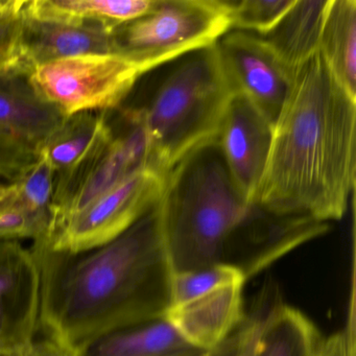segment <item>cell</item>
<instances>
[{
  "mask_svg": "<svg viewBox=\"0 0 356 356\" xmlns=\"http://www.w3.org/2000/svg\"><path fill=\"white\" fill-rule=\"evenodd\" d=\"M231 31L222 0H157L153 11L113 32L115 53L130 57L143 74Z\"/></svg>",
  "mask_w": 356,
  "mask_h": 356,
  "instance_id": "5b68a950",
  "label": "cell"
},
{
  "mask_svg": "<svg viewBox=\"0 0 356 356\" xmlns=\"http://www.w3.org/2000/svg\"><path fill=\"white\" fill-rule=\"evenodd\" d=\"M243 289V283L220 287L186 303L170 306L164 318L195 349H214L247 316Z\"/></svg>",
  "mask_w": 356,
  "mask_h": 356,
  "instance_id": "4fadbf2b",
  "label": "cell"
},
{
  "mask_svg": "<svg viewBox=\"0 0 356 356\" xmlns=\"http://www.w3.org/2000/svg\"><path fill=\"white\" fill-rule=\"evenodd\" d=\"M318 356H355V331L345 329L326 337Z\"/></svg>",
  "mask_w": 356,
  "mask_h": 356,
  "instance_id": "4316f807",
  "label": "cell"
},
{
  "mask_svg": "<svg viewBox=\"0 0 356 356\" xmlns=\"http://www.w3.org/2000/svg\"><path fill=\"white\" fill-rule=\"evenodd\" d=\"M329 0H295L268 34L261 36L291 76L316 53Z\"/></svg>",
  "mask_w": 356,
  "mask_h": 356,
  "instance_id": "2e32d148",
  "label": "cell"
},
{
  "mask_svg": "<svg viewBox=\"0 0 356 356\" xmlns=\"http://www.w3.org/2000/svg\"><path fill=\"white\" fill-rule=\"evenodd\" d=\"M113 32L101 22L55 24L24 16V64L32 68L45 62L74 56L115 53Z\"/></svg>",
  "mask_w": 356,
  "mask_h": 356,
  "instance_id": "5bb4252c",
  "label": "cell"
},
{
  "mask_svg": "<svg viewBox=\"0 0 356 356\" xmlns=\"http://www.w3.org/2000/svg\"><path fill=\"white\" fill-rule=\"evenodd\" d=\"M40 276L32 249L0 239V354L22 353L35 339Z\"/></svg>",
  "mask_w": 356,
  "mask_h": 356,
  "instance_id": "30bf717a",
  "label": "cell"
},
{
  "mask_svg": "<svg viewBox=\"0 0 356 356\" xmlns=\"http://www.w3.org/2000/svg\"><path fill=\"white\" fill-rule=\"evenodd\" d=\"M0 356H20V353L0 354Z\"/></svg>",
  "mask_w": 356,
  "mask_h": 356,
  "instance_id": "f546056e",
  "label": "cell"
},
{
  "mask_svg": "<svg viewBox=\"0 0 356 356\" xmlns=\"http://www.w3.org/2000/svg\"><path fill=\"white\" fill-rule=\"evenodd\" d=\"M13 193V184H0V206H3Z\"/></svg>",
  "mask_w": 356,
  "mask_h": 356,
  "instance_id": "f1b7e54d",
  "label": "cell"
},
{
  "mask_svg": "<svg viewBox=\"0 0 356 356\" xmlns=\"http://www.w3.org/2000/svg\"><path fill=\"white\" fill-rule=\"evenodd\" d=\"M159 208L174 273L222 264L241 270L248 280L329 230L327 222L280 216L248 201L231 179L216 141L168 172Z\"/></svg>",
  "mask_w": 356,
  "mask_h": 356,
  "instance_id": "7a4b0ae2",
  "label": "cell"
},
{
  "mask_svg": "<svg viewBox=\"0 0 356 356\" xmlns=\"http://www.w3.org/2000/svg\"><path fill=\"white\" fill-rule=\"evenodd\" d=\"M318 54L337 82L356 99L355 0H329Z\"/></svg>",
  "mask_w": 356,
  "mask_h": 356,
  "instance_id": "ffe728a7",
  "label": "cell"
},
{
  "mask_svg": "<svg viewBox=\"0 0 356 356\" xmlns=\"http://www.w3.org/2000/svg\"><path fill=\"white\" fill-rule=\"evenodd\" d=\"M31 70L19 65L0 72V134L39 154L66 118L37 92Z\"/></svg>",
  "mask_w": 356,
  "mask_h": 356,
  "instance_id": "7c38bea8",
  "label": "cell"
},
{
  "mask_svg": "<svg viewBox=\"0 0 356 356\" xmlns=\"http://www.w3.org/2000/svg\"><path fill=\"white\" fill-rule=\"evenodd\" d=\"M245 281L247 279L241 270L222 264L184 272H172L170 306L186 303L227 285L245 284Z\"/></svg>",
  "mask_w": 356,
  "mask_h": 356,
  "instance_id": "7402d4cb",
  "label": "cell"
},
{
  "mask_svg": "<svg viewBox=\"0 0 356 356\" xmlns=\"http://www.w3.org/2000/svg\"><path fill=\"white\" fill-rule=\"evenodd\" d=\"M78 356H193L202 352L159 318L95 335L76 348Z\"/></svg>",
  "mask_w": 356,
  "mask_h": 356,
  "instance_id": "9a60e30c",
  "label": "cell"
},
{
  "mask_svg": "<svg viewBox=\"0 0 356 356\" xmlns=\"http://www.w3.org/2000/svg\"><path fill=\"white\" fill-rule=\"evenodd\" d=\"M165 179L154 168L139 170L67 218L45 243L58 251L78 252L115 238L160 201Z\"/></svg>",
  "mask_w": 356,
  "mask_h": 356,
  "instance_id": "ba28073f",
  "label": "cell"
},
{
  "mask_svg": "<svg viewBox=\"0 0 356 356\" xmlns=\"http://www.w3.org/2000/svg\"><path fill=\"white\" fill-rule=\"evenodd\" d=\"M24 6V0H0V72L26 65L22 47Z\"/></svg>",
  "mask_w": 356,
  "mask_h": 356,
  "instance_id": "cb8c5ba5",
  "label": "cell"
},
{
  "mask_svg": "<svg viewBox=\"0 0 356 356\" xmlns=\"http://www.w3.org/2000/svg\"><path fill=\"white\" fill-rule=\"evenodd\" d=\"M266 303L255 312L245 316L238 328L220 346L193 356H251L252 349L259 330Z\"/></svg>",
  "mask_w": 356,
  "mask_h": 356,
  "instance_id": "d4e9b609",
  "label": "cell"
},
{
  "mask_svg": "<svg viewBox=\"0 0 356 356\" xmlns=\"http://www.w3.org/2000/svg\"><path fill=\"white\" fill-rule=\"evenodd\" d=\"M355 174L356 99L316 53L293 76L273 126L255 203L329 224L345 216Z\"/></svg>",
  "mask_w": 356,
  "mask_h": 356,
  "instance_id": "3957f363",
  "label": "cell"
},
{
  "mask_svg": "<svg viewBox=\"0 0 356 356\" xmlns=\"http://www.w3.org/2000/svg\"><path fill=\"white\" fill-rule=\"evenodd\" d=\"M31 238L37 241L40 237L34 220L17 205L6 202L0 206V239Z\"/></svg>",
  "mask_w": 356,
  "mask_h": 356,
  "instance_id": "484cf974",
  "label": "cell"
},
{
  "mask_svg": "<svg viewBox=\"0 0 356 356\" xmlns=\"http://www.w3.org/2000/svg\"><path fill=\"white\" fill-rule=\"evenodd\" d=\"M157 0H34L24 16L38 22L80 24L101 22L112 31L153 11Z\"/></svg>",
  "mask_w": 356,
  "mask_h": 356,
  "instance_id": "ac0fdd59",
  "label": "cell"
},
{
  "mask_svg": "<svg viewBox=\"0 0 356 356\" xmlns=\"http://www.w3.org/2000/svg\"><path fill=\"white\" fill-rule=\"evenodd\" d=\"M272 137L273 124L243 95L234 93L216 143L235 186L252 203L266 170Z\"/></svg>",
  "mask_w": 356,
  "mask_h": 356,
  "instance_id": "8fae6325",
  "label": "cell"
},
{
  "mask_svg": "<svg viewBox=\"0 0 356 356\" xmlns=\"http://www.w3.org/2000/svg\"><path fill=\"white\" fill-rule=\"evenodd\" d=\"M143 101L128 112L147 132L154 168L168 176L181 160L216 141L234 91L216 44L152 70Z\"/></svg>",
  "mask_w": 356,
  "mask_h": 356,
  "instance_id": "277c9868",
  "label": "cell"
},
{
  "mask_svg": "<svg viewBox=\"0 0 356 356\" xmlns=\"http://www.w3.org/2000/svg\"><path fill=\"white\" fill-rule=\"evenodd\" d=\"M216 44L234 93L243 95L274 126L293 76L257 35L231 30Z\"/></svg>",
  "mask_w": 356,
  "mask_h": 356,
  "instance_id": "9c48e42d",
  "label": "cell"
},
{
  "mask_svg": "<svg viewBox=\"0 0 356 356\" xmlns=\"http://www.w3.org/2000/svg\"><path fill=\"white\" fill-rule=\"evenodd\" d=\"M113 136L106 112H83L66 118L39 154L47 158L56 174H60L109 145Z\"/></svg>",
  "mask_w": 356,
  "mask_h": 356,
  "instance_id": "d6986e66",
  "label": "cell"
},
{
  "mask_svg": "<svg viewBox=\"0 0 356 356\" xmlns=\"http://www.w3.org/2000/svg\"><path fill=\"white\" fill-rule=\"evenodd\" d=\"M324 339L316 325L297 308L266 304L251 356H318Z\"/></svg>",
  "mask_w": 356,
  "mask_h": 356,
  "instance_id": "e0dca14e",
  "label": "cell"
},
{
  "mask_svg": "<svg viewBox=\"0 0 356 356\" xmlns=\"http://www.w3.org/2000/svg\"><path fill=\"white\" fill-rule=\"evenodd\" d=\"M20 356H78L76 349L53 337L34 339Z\"/></svg>",
  "mask_w": 356,
  "mask_h": 356,
  "instance_id": "83f0119b",
  "label": "cell"
},
{
  "mask_svg": "<svg viewBox=\"0 0 356 356\" xmlns=\"http://www.w3.org/2000/svg\"><path fill=\"white\" fill-rule=\"evenodd\" d=\"M143 76L136 63L120 53L86 54L32 67L37 92L65 118L115 109Z\"/></svg>",
  "mask_w": 356,
  "mask_h": 356,
  "instance_id": "8992f818",
  "label": "cell"
},
{
  "mask_svg": "<svg viewBox=\"0 0 356 356\" xmlns=\"http://www.w3.org/2000/svg\"><path fill=\"white\" fill-rule=\"evenodd\" d=\"M124 118L128 128L122 134H114L107 147L76 168L56 175L47 241L70 216L139 170L154 168L149 137L143 124L124 111Z\"/></svg>",
  "mask_w": 356,
  "mask_h": 356,
  "instance_id": "52a82bcc",
  "label": "cell"
},
{
  "mask_svg": "<svg viewBox=\"0 0 356 356\" xmlns=\"http://www.w3.org/2000/svg\"><path fill=\"white\" fill-rule=\"evenodd\" d=\"M55 178V170L47 158L39 154L36 163L13 184V193L8 200L24 210L34 220L40 234L37 241H47L49 238Z\"/></svg>",
  "mask_w": 356,
  "mask_h": 356,
  "instance_id": "44dd1931",
  "label": "cell"
},
{
  "mask_svg": "<svg viewBox=\"0 0 356 356\" xmlns=\"http://www.w3.org/2000/svg\"><path fill=\"white\" fill-rule=\"evenodd\" d=\"M31 249L40 276L39 328L74 349L107 331L163 318L172 305L159 202L103 245L68 252L40 241Z\"/></svg>",
  "mask_w": 356,
  "mask_h": 356,
  "instance_id": "6da1fadb",
  "label": "cell"
},
{
  "mask_svg": "<svg viewBox=\"0 0 356 356\" xmlns=\"http://www.w3.org/2000/svg\"><path fill=\"white\" fill-rule=\"evenodd\" d=\"M295 0H222L231 30L264 36L276 26Z\"/></svg>",
  "mask_w": 356,
  "mask_h": 356,
  "instance_id": "603a6c76",
  "label": "cell"
}]
</instances>
